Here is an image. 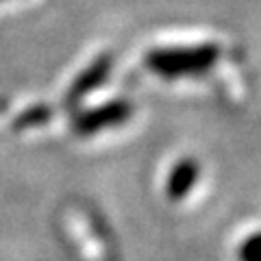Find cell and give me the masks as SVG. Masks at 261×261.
<instances>
[{"label": "cell", "mask_w": 261, "mask_h": 261, "mask_svg": "<svg viewBox=\"0 0 261 261\" xmlns=\"http://www.w3.org/2000/svg\"><path fill=\"white\" fill-rule=\"evenodd\" d=\"M218 59L216 46L198 48H174V50H154L146 57V63L152 72L163 76H187L209 70Z\"/></svg>", "instance_id": "6da1fadb"}, {"label": "cell", "mask_w": 261, "mask_h": 261, "mask_svg": "<svg viewBox=\"0 0 261 261\" xmlns=\"http://www.w3.org/2000/svg\"><path fill=\"white\" fill-rule=\"evenodd\" d=\"M107 72H109V59H100L96 65H92V68H89L85 74L74 83L72 98H79V96H83L85 92H89V89H94L105 76H107Z\"/></svg>", "instance_id": "277c9868"}, {"label": "cell", "mask_w": 261, "mask_h": 261, "mask_svg": "<svg viewBox=\"0 0 261 261\" xmlns=\"http://www.w3.org/2000/svg\"><path fill=\"white\" fill-rule=\"evenodd\" d=\"M242 261H261V233H255L242 244L240 248Z\"/></svg>", "instance_id": "5b68a950"}, {"label": "cell", "mask_w": 261, "mask_h": 261, "mask_svg": "<svg viewBox=\"0 0 261 261\" xmlns=\"http://www.w3.org/2000/svg\"><path fill=\"white\" fill-rule=\"evenodd\" d=\"M130 113L128 102H111V105H105L100 109H94L81 116L76 122V128L79 133H96L105 126H111V124H120L124 122Z\"/></svg>", "instance_id": "7a4b0ae2"}, {"label": "cell", "mask_w": 261, "mask_h": 261, "mask_svg": "<svg viewBox=\"0 0 261 261\" xmlns=\"http://www.w3.org/2000/svg\"><path fill=\"white\" fill-rule=\"evenodd\" d=\"M196 178H198V166L196 161H181L178 166L172 170L170 174V181H168V194L170 198H183L194 187Z\"/></svg>", "instance_id": "3957f363"}]
</instances>
